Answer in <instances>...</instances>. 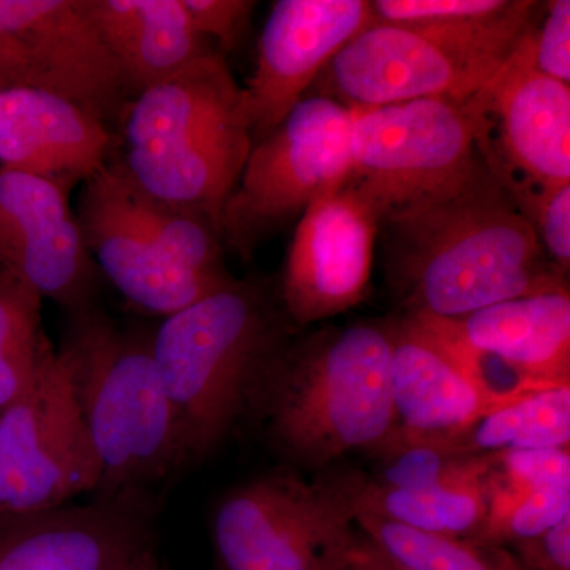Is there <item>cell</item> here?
Instances as JSON below:
<instances>
[{"instance_id":"cell-32","label":"cell","mask_w":570,"mask_h":570,"mask_svg":"<svg viewBox=\"0 0 570 570\" xmlns=\"http://www.w3.org/2000/svg\"><path fill=\"white\" fill-rule=\"evenodd\" d=\"M532 66L539 73L569 85L570 81V2L547 3L542 26L531 33Z\"/></svg>"},{"instance_id":"cell-8","label":"cell","mask_w":570,"mask_h":570,"mask_svg":"<svg viewBox=\"0 0 570 570\" xmlns=\"http://www.w3.org/2000/svg\"><path fill=\"white\" fill-rule=\"evenodd\" d=\"M474 99L411 100L354 110L344 186L379 220L466 178L483 157Z\"/></svg>"},{"instance_id":"cell-30","label":"cell","mask_w":570,"mask_h":570,"mask_svg":"<svg viewBox=\"0 0 570 570\" xmlns=\"http://www.w3.org/2000/svg\"><path fill=\"white\" fill-rule=\"evenodd\" d=\"M510 0H374V21L393 24L445 26L497 17Z\"/></svg>"},{"instance_id":"cell-13","label":"cell","mask_w":570,"mask_h":570,"mask_svg":"<svg viewBox=\"0 0 570 570\" xmlns=\"http://www.w3.org/2000/svg\"><path fill=\"white\" fill-rule=\"evenodd\" d=\"M373 22L367 0H279L273 6L243 88L253 145L287 118L337 52Z\"/></svg>"},{"instance_id":"cell-11","label":"cell","mask_w":570,"mask_h":570,"mask_svg":"<svg viewBox=\"0 0 570 570\" xmlns=\"http://www.w3.org/2000/svg\"><path fill=\"white\" fill-rule=\"evenodd\" d=\"M534 26L472 96L480 154L519 208L570 184V88L532 66Z\"/></svg>"},{"instance_id":"cell-23","label":"cell","mask_w":570,"mask_h":570,"mask_svg":"<svg viewBox=\"0 0 570 570\" xmlns=\"http://www.w3.org/2000/svg\"><path fill=\"white\" fill-rule=\"evenodd\" d=\"M419 442L463 456L505 450L569 449L570 385L540 390L487 412L456 433Z\"/></svg>"},{"instance_id":"cell-6","label":"cell","mask_w":570,"mask_h":570,"mask_svg":"<svg viewBox=\"0 0 570 570\" xmlns=\"http://www.w3.org/2000/svg\"><path fill=\"white\" fill-rule=\"evenodd\" d=\"M365 480L352 469L273 472L228 491L213 515L219 570H346Z\"/></svg>"},{"instance_id":"cell-36","label":"cell","mask_w":570,"mask_h":570,"mask_svg":"<svg viewBox=\"0 0 570 570\" xmlns=\"http://www.w3.org/2000/svg\"><path fill=\"white\" fill-rule=\"evenodd\" d=\"M159 568L156 551H154V547H149V549L142 550L138 557H135L124 570H159Z\"/></svg>"},{"instance_id":"cell-2","label":"cell","mask_w":570,"mask_h":570,"mask_svg":"<svg viewBox=\"0 0 570 570\" xmlns=\"http://www.w3.org/2000/svg\"><path fill=\"white\" fill-rule=\"evenodd\" d=\"M392 324L326 326L294 336L255 393L249 415L295 466L321 471L396 434L390 392Z\"/></svg>"},{"instance_id":"cell-28","label":"cell","mask_w":570,"mask_h":570,"mask_svg":"<svg viewBox=\"0 0 570 570\" xmlns=\"http://www.w3.org/2000/svg\"><path fill=\"white\" fill-rule=\"evenodd\" d=\"M381 464L370 482L385 489L426 490L453 483L483 482L487 455H455L428 442H407L393 436L376 452Z\"/></svg>"},{"instance_id":"cell-37","label":"cell","mask_w":570,"mask_h":570,"mask_svg":"<svg viewBox=\"0 0 570 570\" xmlns=\"http://www.w3.org/2000/svg\"><path fill=\"white\" fill-rule=\"evenodd\" d=\"M159 570H170V569H167V568H159Z\"/></svg>"},{"instance_id":"cell-12","label":"cell","mask_w":570,"mask_h":570,"mask_svg":"<svg viewBox=\"0 0 570 570\" xmlns=\"http://www.w3.org/2000/svg\"><path fill=\"white\" fill-rule=\"evenodd\" d=\"M379 228L376 213L346 186L307 206L277 287L292 324L328 321L365 299Z\"/></svg>"},{"instance_id":"cell-15","label":"cell","mask_w":570,"mask_h":570,"mask_svg":"<svg viewBox=\"0 0 570 570\" xmlns=\"http://www.w3.org/2000/svg\"><path fill=\"white\" fill-rule=\"evenodd\" d=\"M111 148L107 124L77 105L31 89L0 91V167L70 193L110 160Z\"/></svg>"},{"instance_id":"cell-25","label":"cell","mask_w":570,"mask_h":570,"mask_svg":"<svg viewBox=\"0 0 570 570\" xmlns=\"http://www.w3.org/2000/svg\"><path fill=\"white\" fill-rule=\"evenodd\" d=\"M358 513H371L401 527L442 538L471 539L487 517L483 482L453 483L426 490L379 487L366 478Z\"/></svg>"},{"instance_id":"cell-5","label":"cell","mask_w":570,"mask_h":570,"mask_svg":"<svg viewBox=\"0 0 570 570\" xmlns=\"http://www.w3.org/2000/svg\"><path fill=\"white\" fill-rule=\"evenodd\" d=\"M538 2L510 0L489 20L417 26L374 21L317 78L321 96L352 110L411 100H466L515 50Z\"/></svg>"},{"instance_id":"cell-34","label":"cell","mask_w":570,"mask_h":570,"mask_svg":"<svg viewBox=\"0 0 570 570\" xmlns=\"http://www.w3.org/2000/svg\"><path fill=\"white\" fill-rule=\"evenodd\" d=\"M509 549L524 570H570V517L538 538Z\"/></svg>"},{"instance_id":"cell-3","label":"cell","mask_w":570,"mask_h":570,"mask_svg":"<svg viewBox=\"0 0 570 570\" xmlns=\"http://www.w3.org/2000/svg\"><path fill=\"white\" fill-rule=\"evenodd\" d=\"M296 335L279 292L232 279L153 333V355L190 461L205 460L247 417L269 367Z\"/></svg>"},{"instance_id":"cell-10","label":"cell","mask_w":570,"mask_h":570,"mask_svg":"<svg viewBox=\"0 0 570 570\" xmlns=\"http://www.w3.org/2000/svg\"><path fill=\"white\" fill-rule=\"evenodd\" d=\"M31 89L107 124L129 91L86 0H0V91Z\"/></svg>"},{"instance_id":"cell-19","label":"cell","mask_w":570,"mask_h":570,"mask_svg":"<svg viewBox=\"0 0 570 570\" xmlns=\"http://www.w3.org/2000/svg\"><path fill=\"white\" fill-rule=\"evenodd\" d=\"M122 126L126 149L178 145L232 126L249 129L243 88L217 51L137 94Z\"/></svg>"},{"instance_id":"cell-4","label":"cell","mask_w":570,"mask_h":570,"mask_svg":"<svg viewBox=\"0 0 570 570\" xmlns=\"http://www.w3.org/2000/svg\"><path fill=\"white\" fill-rule=\"evenodd\" d=\"M102 468L96 497L140 493L189 463L153 355V335L96 306L69 314L56 348Z\"/></svg>"},{"instance_id":"cell-9","label":"cell","mask_w":570,"mask_h":570,"mask_svg":"<svg viewBox=\"0 0 570 570\" xmlns=\"http://www.w3.org/2000/svg\"><path fill=\"white\" fill-rule=\"evenodd\" d=\"M102 468L69 374L48 340L28 387L0 411V515L96 494Z\"/></svg>"},{"instance_id":"cell-20","label":"cell","mask_w":570,"mask_h":570,"mask_svg":"<svg viewBox=\"0 0 570 570\" xmlns=\"http://www.w3.org/2000/svg\"><path fill=\"white\" fill-rule=\"evenodd\" d=\"M250 148L249 129L232 126L178 145L126 149L116 160L142 194L204 214L219 227L225 202L238 183Z\"/></svg>"},{"instance_id":"cell-24","label":"cell","mask_w":570,"mask_h":570,"mask_svg":"<svg viewBox=\"0 0 570 570\" xmlns=\"http://www.w3.org/2000/svg\"><path fill=\"white\" fill-rule=\"evenodd\" d=\"M75 220L69 190L40 176L0 167V266L47 254Z\"/></svg>"},{"instance_id":"cell-35","label":"cell","mask_w":570,"mask_h":570,"mask_svg":"<svg viewBox=\"0 0 570 570\" xmlns=\"http://www.w3.org/2000/svg\"><path fill=\"white\" fill-rule=\"evenodd\" d=\"M360 531V530H358ZM346 570H403L360 532Z\"/></svg>"},{"instance_id":"cell-33","label":"cell","mask_w":570,"mask_h":570,"mask_svg":"<svg viewBox=\"0 0 570 570\" xmlns=\"http://www.w3.org/2000/svg\"><path fill=\"white\" fill-rule=\"evenodd\" d=\"M195 31L232 51L245 37L255 2L249 0H183Z\"/></svg>"},{"instance_id":"cell-26","label":"cell","mask_w":570,"mask_h":570,"mask_svg":"<svg viewBox=\"0 0 570 570\" xmlns=\"http://www.w3.org/2000/svg\"><path fill=\"white\" fill-rule=\"evenodd\" d=\"M356 528L403 570H524L509 547L425 534L371 513H358Z\"/></svg>"},{"instance_id":"cell-1","label":"cell","mask_w":570,"mask_h":570,"mask_svg":"<svg viewBox=\"0 0 570 570\" xmlns=\"http://www.w3.org/2000/svg\"><path fill=\"white\" fill-rule=\"evenodd\" d=\"M385 265L407 316L452 318L569 291L509 190L482 160L442 193L389 213Z\"/></svg>"},{"instance_id":"cell-16","label":"cell","mask_w":570,"mask_h":570,"mask_svg":"<svg viewBox=\"0 0 570 570\" xmlns=\"http://www.w3.org/2000/svg\"><path fill=\"white\" fill-rule=\"evenodd\" d=\"M442 343L497 356L547 385H570V295L550 292L441 318L407 316Z\"/></svg>"},{"instance_id":"cell-22","label":"cell","mask_w":570,"mask_h":570,"mask_svg":"<svg viewBox=\"0 0 570 570\" xmlns=\"http://www.w3.org/2000/svg\"><path fill=\"white\" fill-rule=\"evenodd\" d=\"M91 183L127 224L184 268L214 281H228L219 227L204 214L176 208L138 190L110 159Z\"/></svg>"},{"instance_id":"cell-7","label":"cell","mask_w":570,"mask_h":570,"mask_svg":"<svg viewBox=\"0 0 570 570\" xmlns=\"http://www.w3.org/2000/svg\"><path fill=\"white\" fill-rule=\"evenodd\" d=\"M352 108L317 94L254 142L220 214L224 246L249 258L313 202L341 189L352 168Z\"/></svg>"},{"instance_id":"cell-29","label":"cell","mask_w":570,"mask_h":570,"mask_svg":"<svg viewBox=\"0 0 570 570\" xmlns=\"http://www.w3.org/2000/svg\"><path fill=\"white\" fill-rule=\"evenodd\" d=\"M570 517V483L487 499V517L474 540L494 546L538 538Z\"/></svg>"},{"instance_id":"cell-14","label":"cell","mask_w":570,"mask_h":570,"mask_svg":"<svg viewBox=\"0 0 570 570\" xmlns=\"http://www.w3.org/2000/svg\"><path fill=\"white\" fill-rule=\"evenodd\" d=\"M148 491L0 515V570H124L153 547Z\"/></svg>"},{"instance_id":"cell-18","label":"cell","mask_w":570,"mask_h":570,"mask_svg":"<svg viewBox=\"0 0 570 570\" xmlns=\"http://www.w3.org/2000/svg\"><path fill=\"white\" fill-rule=\"evenodd\" d=\"M390 392L403 441L449 436L489 412L444 348L409 318L392 324Z\"/></svg>"},{"instance_id":"cell-21","label":"cell","mask_w":570,"mask_h":570,"mask_svg":"<svg viewBox=\"0 0 570 570\" xmlns=\"http://www.w3.org/2000/svg\"><path fill=\"white\" fill-rule=\"evenodd\" d=\"M86 9L127 89L137 94L214 51L183 0H86Z\"/></svg>"},{"instance_id":"cell-27","label":"cell","mask_w":570,"mask_h":570,"mask_svg":"<svg viewBox=\"0 0 570 570\" xmlns=\"http://www.w3.org/2000/svg\"><path fill=\"white\" fill-rule=\"evenodd\" d=\"M36 291L7 268H0V411L24 392L36 374L48 341Z\"/></svg>"},{"instance_id":"cell-31","label":"cell","mask_w":570,"mask_h":570,"mask_svg":"<svg viewBox=\"0 0 570 570\" xmlns=\"http://www.w3.org/2000/svg\"><path fill=\"white\" fill-rule=\"evenodd\" d=\"M527 219L534 227L539 243L562 272L570 264V184L547 190L521 206Z\"/></svg>"},{"instance_id":"cell-17","label":"cell","mask_w":570,"mask_h":570,"mask_svg":"<svg viewBox=\"0 0 570 570\" xmlns=\"http://www.w3.org/2000/svg\"><path fill=\"white\" fill-rule=\"evenodd\" d=\"M75 216L99 272L142 313L171 316L234 279L214 281L184 268L127 224L91 179L82 183Z\"/></svg>"}]
</instances>
